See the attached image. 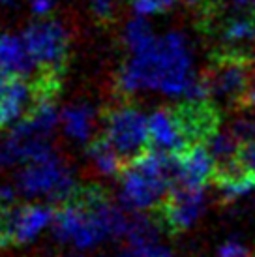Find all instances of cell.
I'll list each match as a JSON object with an SVG mask.
<instances>
[{"mask_svg": "<svg viewBox=\"0 0 255 257\" xmlns=\"http://www.w3.org/2000/svg\"><path fill=\"white\" fill-rule=\"evenodd\" d=\"M10 212H12V208H6L0 205V250L12 242V235H10Z\"/></svg>", "mask_w": 255, "mask_h": 257, "instance_id": "cell-27", "label": "cell"}, {"mask_svg": "<svg viewBox=\"0 0 255 257\" xmlns=\"http://www.w3.org/2000/svg\"><path fill=\"white\" fill-rule=\"evenodd\" d=\"M88 162L92 165L94 173L101 179L109 177H118L124 169V160L122 156L113 149V145L107 141L105 137H96L92 143L88 145Z\"/></svg>", "mask_w": 255, "mask_h": 257, "instance_id": "cell-18", "label": "cell"}, {"mask_svg": "<svg viewBox=\"0 0 255 257\" xmlns=\"http://www.w3.org/2000/svg\"><path fill=\"white\" fill-rule=\"evenodd\" d=\"M160 227V221L143 212L130 216V225L118 257H171V248L163 244Z\"/></svg>", "mask_w": 255, "mask_h": 257, "instance_id": "cell-12", "label": "cell"}, {"mask_svg": "<svg viewBox=\"0 0 255 257\" xmlns=\"http://www.w3.org/2000/svg\"><path fill=\"white\" fill-rule=\"evenodd\" d=\"M150 149L162 154H180L190 145L173 107H160L149 116Z\"/></svg>", "mask_w": 255, "mask_h": 257, "instance_id": "cell-15", "label": "cell"}, {"mask_svg": "<svg viewBox=\"0 0 255 257\" xmlns=\"http://www.w3.org/2000/svg\"><path fill=\"white\" fill-rule=\"evenodd\" d=\"M57 8V0H30V12L42 19V17H51V14Z\"/></svg>", "mask_w": 255, "mask_h": 257, "instance_id": "cell-26", "label": "cell"}, {"mask_svg": "<svg viewBox=\"0 0 255 257\" xmlns=\"http://www.w3.org/2000/svg\"><path fill=\"white\" fill-rule=\"evenodd\" d=\"M4 77H6V75H2V73H0V81H2V79H4Z\"/></svg>", "mask_w": 255, "mask_h": 257, "instance_id": "cell-35", "label": "cell"}, {"mask_svg": "<svg viewBox=\"0 0 255 257\" xmlns=\"http://www.w3.org/2000/svg\"><path fill=\"white\" fill-rule=\"evenodd\" d=\"M118 179V197L124 207L134 212H156L173 188L171 154L150 149L128 162Z\"/></svg>", "mask_w": 255, "mask_h": 257, "instance_id": "cell-3", "label": "cell"}, {"mask_svg": "<svg viewBox=\"0 0 255 257\" xmlns=\"http://www.w3.org/2000/svg\"><path fill=\"white\" fill-rule=\"evenodd\" d=\"M14 184L25 199L47 203H66L81 188L70 164L55 149L21 165L15 173Z\"/></svg>", "mask_w": 255, "mask_h": 257, "instance_id": "cell-4", "label": "cell"}, {"mask_svg": "<svg viewBox=\"0 0 255 257\" xmlns=\"http://www.w3.org/2000/svg\"><path fill=\"white\" fill-rule=\"evenodd\" d=\"M238 160H240L242 165L248 169V173H251V175L255 177V141L240 145Z\"/></svg>", "mask_w": 255, "mask_h": 257, "instance_id": "cell-25", "label": "cell"}, {"mask_svg": "<svg viewBox=\"0 0 255 257\" xmlns=\"http://www.w3.org/2000/svg\"><path fill=\"white\" fill-rule=\"evenodd\" d=\"M36 64L42 75L60 79L68 70L71 60V29L57 17H42L30 23L23 32Z\"/></svg>", "mask_w": 255, "mask_h": 257, "instance_id": "cell-6", "label": "cell"}, {"mask_svg": "<svg viewBox=\"0 0 255 257\" xmlns=\"http://www.w3.org/2000/svg\"><path fill=\"white\" fill-rule=\"evenodd\" d=\"M130 216L99 186H83L62 203L53 221V236L75 251H92L111 238H124Z\"/></svg>", "mask_w": 255, "mask_h": 257, "instance_id": "cell-2", "label": "cell"}, {"mask_svg": "<svg viewBox=\"0 0 255 257\" xmlns=\"http://www.w3.org/2000/svg\"><path fill=\"white\" fill-rule=\"evenodd\" d=\"M101 136L128 164L150 150L149 116L130 101L111 105L103 111Z\"/></svg>", "mask_w": 255, "mask_h": 257, "instance_id": "cell-7", "label": "cell"}, {"mask_svg": "<svg viewBox=\"0 0 255 257\" xmlns=\"http://www.w3.org/2000/svg\"><path fill=\"white\" fill-rule=\"evenodd\" d=\"M253 70L255 66L248 55L214 53L208 70L203 73L208 98L218 107L244 109L253 85Z\"/></svg>", "mask_w": 255, "mask_h": 257, "instance_id": "cell-5", "label": "cell"}, {"mask_svg": "<svg viewBox=\"0 0 255 257\" xmlns=\"http://www.w3.org/2000/svg\"><path fill=\"white\" fill-rule=\"evenodd\" d=\"M206 27L216 32V36L221 43L220 53H244V47L253 43L255 45V19L249 15H227L223 19H218V15L210 12L208 8H203Z\"/></svg>", "mask_w": 255, "mask_h": 257, "instance_id": "cell-13", "label": "cell"}, {"mask_svg": "<svg viewBox=\"0 0 255 257\" xmlns=\"http://www.w3.org/2000/svg\"><path fill=\"white\" fill-rule=\"evenodd\" d=\"M251 62H253V66H255V45H253V53H251Z\"/></svg>", "mask_w": 255, "mask_h": 257, "instance_id": "cell-33", "label": "cell"}, {"mask_svg": "<svg viewBox=\"0 0 255 257\" xmlns=\"http://www.w3.org/2000/svg\"><path fill=\"white\" fill-rule=\"evenodd\" d=\"M68 257H86L83 251H75V253H71V255H68Z\"/></svg>", "mask_w": 255, "mask_h": 257, "instance_id": "cell-32", "label": "cell"}, {"mask_svg": "<svg viewBox=\"0 0 255 257\" xmlns=\"http://www.w3.org/2000/svg\"><path fill=\"white\" fill-rule=\"evenodd\" d=\"M17 0H0V6H14Z\"/></svg>", "mask_w": 255, "mask_h": 257, "instance_id": "cell-31", "label": "cell"}, {"mask_svg": "<svg viewBox=\"0 0 255 257\" xmlns=\"http://www.w3.org/2000/svg\"><path fill=\"white\" fill-rule=\"evenodd\" d=\"M206 149L212 154L214 162L218 165V164H223V162H229V160L236 158L238 150H240V141L236 139V136H234L231 130H225V132L218 130V132L206 141Z\"/></svg>", "mask_w": 255, "mask_h": 257, "instance_id": "cell-20", "label": "cell"}, {"mask_svg": "<svg viewBox=\"0 0 255 257\" xmlns=\"http://www.w3.org/2000/svg\"><path fill=\"white\" fill-rule=\"evenodd\" d=\"M156 38L158 36L152 30V25L143 15H137L134 19H130L126 29H124V45L130 51V55L147 49Z\"/></svg>", "mask_w": 255, "mask_h": 257, "instance_id": "cell-19", "label": "cell"}, {"mask_svg": "<svg viewBox=\"0 0 255 257\" xmlns=\"http://www.w3.org/2000/svg\"><path fill=\"white\" fill-rule=\"evenodd\" d=\"M251 8H253V17H255V0H251Z\"/></svg>", "mask_w": 255, "mask_h": 257, "instance_id": "cell-34", "label": "cell"}, {"mask_svg": "<svg viewBox=\"0 0 255 257\" xmlns=\"http://www.w3.org/2000/svg\"><path fill=\"white\" fill-rule=\"evenodd\" d=\"M88 10L92 19L99 27H107L116 21L118 15V6L116 0H88Z\"/></svg>", "mask_w": 255, "mask_h": 257, "instance_id": "cell-21", "label": "cell"}, {"mask_svg": "<svg viewBox=\"0 0 255 257\" xmlns=\"http://www.w3.org/2000/svg\"><path fill=\"white\" fill-rule=\"evenodd\" d=\"M182 2L190 8H203L205 6V0H182Z\"/></svg>", "mask_w": 255, "mask_h": 257, "instance_id": "cell-29", "label": "cell"}, {"mask_svg": "<svg viewBox=\"0 0 255 257\" xmlns=\"http://www.w3.org/2000/svg\"><path fill=\"white\" fill-rule=\"evenodd\" d=\"M218 257H255V251L238 236H233L218 248Z\"/></svg>", "mask_w": 255, "mask_h": 257, "instance_id": "cell-23", "label": "cell"}, {"mask_svg": "<svg viewBox=\"0 0 255 257\" xmlns=\"http://www.w3.org/2000/svg\"><path fill=\"white\" fill-rule=\"evenodd\" d=\"M55 210L47 203H29L14 207L10 212V235L15 244H32L53 227Z\"/></svg>", "mask_w": 255, "mask_h": 257, "instance_id": "cell-14", "label": "cell"}, {"mask_svg": "<svg viewBox=\"0 0 255 257\" xmlns=\"http://www.w3.org/2000/svg\"><path fill=\"white\" fill-rule=\"evenodd\" d=\"M98 126V113L96 109L86 103V101H77L70 103L60 114V128L66 139H70L75 145H88L94 141Z\"/></svg>", "mask_w": 255, "mask_h": 257, "instance_id": "cell-17", "label": "cell"}, {"mask_svg": "<svg viewBox=\"0 0 255 257\" xmlns=\"http://www.w3.org/2000/svg\"><path fill=\"white\" fill-rule=\"evenodd\" d=\"M231 132H233L240 145L251 143L255 141V116L253 114H244V116H236L231 124Z\"/></svg>", "mask_w": 255, "mask_h": 257, "instance_id": "cell-22", "label": "cell"}, {"mask_svg": "<svg viewBox=\"0 0 255 257\" xmlns=\"http://www.w3.org/2000/svg\"><path fill=\"white\" fill-rule=\"evenodd\" d=\"M197 77L190 40L182 32L171 30L158 36L147 49L130 55L116 73V92L128 98L149 90L184 100Z\"/></svg>", "mask_w": 255, "mask_h": 257, "instance_id": "cell-1", "label": "cell"}, {"mask_svg": "<svg viewBox=\"0 0 255 257\" xmlns=\"http://www.w3.org/2000/svg\"><path fill=\"white\" fill-rule=\"evenodd\" d=\"M0 73L6 77H23L30 81L42 75L23 36L10 32L0 34Z\"/></svg>", "mask_w": 255, "mask_h": 257, "instance_id": "cell-16", "label": "cell"}, {"mask_svg": "<svg viewBox=\"0 0 255 257\" xmlns=\"http://www.w3.org/2000/svg\"><path fill=\"white\" fill-rule=\"evenodd\" d=\"M205 210V188L175 184L156 210V220L171 235H180L191 229Z\"/></svg>", "mask_w": 255, "mask_h": 257, "instance_id": "cell-9", "label": "cell"}, {"mask_svg": "<svg viewBox=\"0 0 255 257\" xmlns=\"http://www.w3.org/2000/svg\"><path fill=\"white\" fill-rule=\"evenodd\" d=\"M173 111L190 147L206 145L220 130L221 111L212 100H182L178 105H173Z\"/></svg>", "mask_w": 255, "mask_h": 257, "instance_id": "cell-10", "label": "cell"}, {"mask_svg": "<svg viewBox=\"0 0 255 257\" xmlns=\"http://www.w3.org/2000/svg\"><path fill=\"white\" fill-rule=\"evenodd\" d=\"M175 4V0H132L137 15H156L167 12Z\"/></svg>", "mask_w": 255, "mask_h": 257, "instance_id": "cell-24", "label": "cell"}, {"mask_svg": "<svg viewBox=\"0 0 255 257\" xmlns=\"http://www.w3.org/2000/svg\"><path fill=\"white\" fill-rule=\"evenodd\" d=\"M229 2H231V4H233V6H238V8H242V6H246V4H248L249 0H229Z\"/></svg>", "mask_w": 255, "mask_h": 257, "instance_id": "cell-30", "label": "cell"}, {"mask_svg": "<svg viewBox=\"0 0 255 257\" xmlns=\"http://www.w3.org/2000/svg\"><path fill=\"white\" fill-rule=\"evenodd\" d=\"M246 107H251L255 111V83L251 85V88H249L248 100H246Z\"/></svg>", "mask_w": 255, "mask_h": 257, "instance_id": "cell-28", "label": "cell"}, {"mask_svg": "<svg viewBox=\"0 0 255 257\" xmlns=\"http://www.w3.org/2000/svg\"><path fill=\"white\" fill-rule=\"evenodd\" d=\"M42 98L36 81L23 77H4L0 81V128H14L27 116Z\"/></svg>", "mask_w": 255, "mask_h": 257, "instance_id": "cell-11", "label": "cell"}, {"mask_svg": "<svg viewBox=\"0 0 255 257\" xmlns=\"http://www.w3.org/2000/svg\"><path fill=\"white\" fill-rule=\"evenodd\" d=\"M49 134H45L30 116L10 128V134L0 139V169L21 167L42 154L55 149Z\"/></svg>", "mask_w": 255, "mask_h": 257, "instance_id": "cell-8", "label": "cell"}]
</instances>
